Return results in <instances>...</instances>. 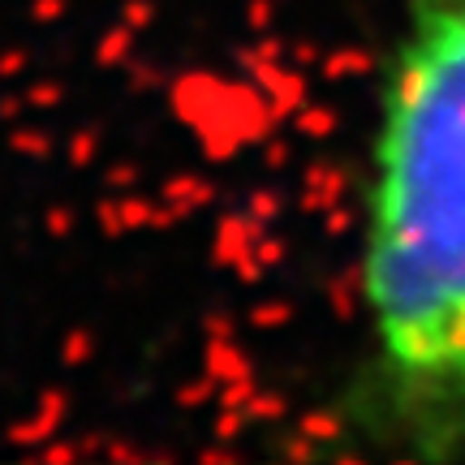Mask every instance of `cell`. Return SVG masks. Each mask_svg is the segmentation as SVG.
Returning <instances> with one entry per match:
<instances>
[{
	"instance_id": "1",
	"label": "cell",
	"mask_w": 465,
	"mask_h": 465,
	"mask_svg": "<svg viewBox=\"0 0 465 465\" xmlns=\"http://www.w3.org/2000/svg\"><path fill=\"white\" fill-rule=\"evenodd\" d=\"M358 229L362 431L465 452V0H397Z\"/></svg>"
}]
</instances>
